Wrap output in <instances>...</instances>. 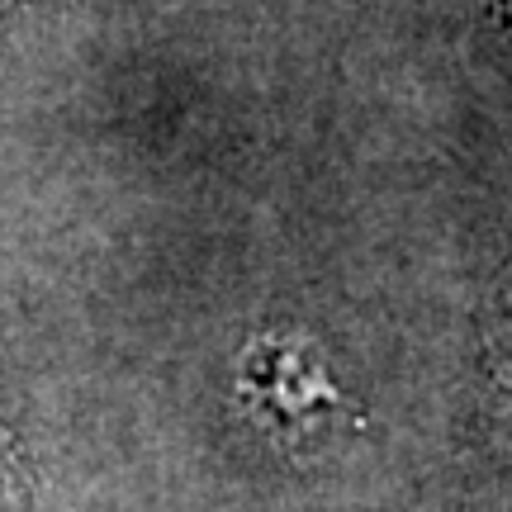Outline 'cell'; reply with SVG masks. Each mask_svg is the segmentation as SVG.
Returning a JSON list of instances; mask_svg holds the SVG:
<instances>
[{
	"instance_id": "cell-1",
	"label": "cell",
	"mask_w": 512,
	"mask_h": 512,
	"mask_svg": "<svg viewBox=\"0 0 512 512\" xmlns=\"http://www.w3.org/2000/svg\"><path fill=\"white\" fill-rule=\"evenodd\" d=\"M503 15H508V29H512V0H503Z\"/></svg>"
}]
</instances>
